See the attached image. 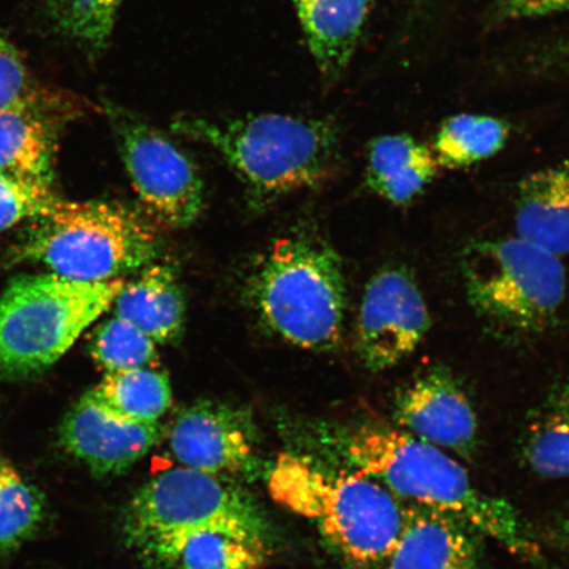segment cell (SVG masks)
<instances>
[{"instance_id": "6da1fadb", "label": "cell", "mask_w": 569, "mask_h": 569, "mask_svg": "<svg viewBox=\"0 0 569 569\" xmlns=\"http://www.w3.org/2000/svg\"><path fill=\"white\" fill-rule=\"evenodd\" d=\"M127 546L153 569H261L269 528L251 498L180 467L154 476L126 509Z\"/></svg>"}, {"instance_id": "7a4b0ae2", "label": "cell", "mask_w": 569, "mask_h": 569, "mask_svg": "<svg viewBox=\"0 0 569 569\" xmlns=\"http://www.w3.org/2000/svg\"><path fill=\"white\" fill-rule=\"evenodd\" d=\"M330 436L348 468L379 481L401 502L457 518L515 557L543 565L542 550L513 505L483 492L442 448L380 421L337 427Z\"/></svg>"}, {"instance_id": "3957f363", "label": "cell", "mask_w": 569, "mask_h": 569, "mask_svg": "<svg viewBox=\"0 0 569 569\" xmlns=\"http://www.w3.org/2000/svg\"><path fill=\"white\" fill-rule=\"evenodd\" d=\"M268 489L277 503L315 523L339 557L358 569H379L403 528L405 503L351 468L282 453Z\"/></svg>"}, {"instance_id": "277c9868", "label": "cell", "mask_w": 569, "mask_h": 569, "mask_svg": "<svg viewBox=\"0 0 569 569\" xmlns=\"http://www.w3.org/2000/svg\"><path fill=\"white\" fill-rule=\"evenodd\" d=\"M172 131L222 156L260 208L318 187L338 159V128L325 119L280 113L222 120L180 117Z\"/></svg>"}, {"instance_id": "5b68a950", "label": "cell", "mask_w": 569, "mask_h": 569, "mask_svg": "<svg viewBox=\"0 0 569 569\" xmlns=\"http://www.w3.org/2000/svg\"><path fill=\"white\" fill-rule=\"evenodd\" d=\"M246 296L268 329L303 350H336L343 337L347 287L336 249L316 233L277 239L249 273Z\"/></svg>"}, {"instance_id": "8992f818", "label": "cell", "mask_w": 569, "mask_h": 569, "mask_svg": "<svg viewBox=\"0 0 569 569\" xmlns=\"http://www.w3.org/2000/svg\"><path fill=\"white\" fill-rule=\"evenodd\" d=\"M34 224L21 259L81 282L123 279L158 258L160 241L137 212L119 203L62 202Z\"/></svg>"}, {"instance_id": "52a82bcc", "label": "cell", "mask_w": 569, "mask_h": 569, "mask_svg": "<svg viewBox=\"0 0 569 569\" xmlns=\"http://www.w3.org/2000/svg\"><path fill=\"white\" fill-rule=\"evenodd\" d=\"M126 282L19 277L0 298V373L30 376L54 365L111 308Z\"/></svg>"}, {"instance_id": "ba28073f", "label": "cell", "mask_w": 569, "mask_h": 569, "mask_svg": "<svg viewBox=\"0 0 569 569\" xmlns=\"http://www.w3.org/2000/svg\"><path fill=\"white\" fill-rule=\"evenodd\" d=\"M460 269L475 311L509 336L545 331L565 302L560 256L518 237L473 241L462 251Z\"/></svg>"}, {"instance_id": "9c48e42d", "label": "cell", "mask_w": 569, "mask_h": 569, "mask_svg": "<svg viewBox=\"0 0 569 569\" xmlns=\"http://www.w3.org/2000/svg\"><path fill=\"white\" fill-rule=\"evenodd\" d=\"M104 107L127 173L149 216L169 229L193 224L204 202L194 162L137 113L117 104Z\"/></svg>"}, {"instance_id": "30bf717a", "label": "cell", "mask_w": 569, "mask_h": 569, "mask_svg": "<svg viewBox=\"0 0 569 569\" xmlns=\"http://www.w3.org/2000/svg\"><path fill=\"white\" fill-rule=\"evenodd\" d=\"M431 317L418 283L407 268L376 273L362 295L356 351L368 371L383 372L417 351Z\"/></svg>"}, {"instance_id": "8fae6325", "label": "cell", "mask_w": 569, "mask_h": 569, "mask_svg": "<svg viewBox=\"0 0 569 569\" xmlns=\"http://www.w3.org/2000/svg\"><path fill=\"white\" fill-rule=\"evenodd\" d=\"M393 421L398 429L472 460L479 447V421L471 401L445 367H431L397 391Z\"/></svg>"}, {"instance_id": "7c38bea8", "label": "cell", "mask_w": 569, "mask_h": 569, "mask_svg": "<svg viewBox=\"0 0 569 569\" xmlns=\"http://www.w3.org/2000/svg\"><path fill=\"white\" fill-rule=\"evenodd\" d=\"M256 438L251 411L230 403L201 401L176 418L169 445L182 467L219 476L252 469Z\"/></svg>"}, {"instance_id": "4fadbf2b", "label": "cell", "mask_w": 569, "mask_h": 569, "mask_svg": "<svg viewBox=\"0 0 569 569\" xmlns=\"http://www.w3.org/2000/svg\"><path fill=\"white\" fill-rule=\"evenodd\" d=\"M161 432L159 422H134L113 415L89 391L63 421L61 442L92 473L116 475L144 458Z\"/></svg>"}, {"instance_id": "5bb4252c", "label": "cell", "mask_w": 569, "mask_h": 569, "mask_svg": "<svg viewBox=\"0 0 569 569\" xmlns=\"http://www.w3.org/2000/svg\"><path fill=\"white\" fill-rule=\"evenodd\" d=\"M480 538L457 518L405 503L402 531L379 569H488Z\"/></svg>"}, {"instance_id": "9a60e30c", "label": "cell", "mask_w": 569, "mask_h": 569, "mask_svg": "<svg viewBox=\"0 0 569 569\" xmlns=\"http://www.w3.org/2000/svg\"><path fill=\"white\" fill-rule=\"evenodd\" d=\"M516 237L555 254L569 253V161L523 178L516 203Z\"/></svg>"}, {"instance_id": "2e32d148", "label": "cell", "mask_w": 569, "mask_h": 569, "mask_svg": "<svg viewBox=\"0 0 569 569\" xmlns=\"http://www.w3.org/2000/svg\"><path fill=\"white\" fill-rule=\"evenodd\" d=\"M439 169L432 149L421 141L409 134H387L369 144L366 180L375 194L405 206L423 193Z\"/></svg>"}, {"instance_id": "e0dca14e", "label": "cell", "mask_w": 569, "mask_h": 569, "mask_svg": "<svg viewBox=\"0 0 569 569\" xmlns=\"http://www.w3.org/2000/svg\"><path fill=\"white\" fill-rule=\"evenodd\" d=\"M56 124L34 96L0 111V173L51 184Z\"/></svg>"}, {"instance_id": "ac0fdd59", "label": "cell", "mask_w": 569, "mask_h": 569, "mask_svg": "<svg viewBox=\"0 0 569 569\" xmlns=\"http://www.w3.org/2000/svg\"><path fill=\"white\" fill-rule=\"evenodd\" d=\"M372 0H293L320 70L337 77L351 61Z\"/></svg>"}, {"instance_id": "d6986e66", "label": "cell", "mask_w": 569, "mask_h": 569, "mask_svg": "<svg viewBox=\"0 0 569 569\" xmlns=\"http://www.w3.org/2000/svg\"><path fill=\"white\" fill-rule=\"evenodd\" d=\"M116 316L147 333L156 345L180 336L184 298L176 272L169 266H148L138 279L126 282L117 297Z\"/></svg>"}, {"instance_id": "ffe728a7", "label": "cell", "mask_w": 569, "mask_h": 569, "mask_svg": "<svg viewBox=\"0 0 569 569\" xmlns=\"http://www.w3.org/2000/svg\"><path fill=\"white\" fill-rule=\"evenodd\" d=\"M521 458L546 479H569V381L555 386L533 411L521 440Z\"/></svg>"}, {"instance_id": "44dd1931", "label": "cell", "mask_w": 569, "mask_h": 569, "mask_svg": "<svg viewBox=\"0 0 569 569\" xmlns=\"http://www.w3.org/2000/svg\"><path fill=\"white\" fill-rule=\"evenodd\" d=\"M90 395L113 415L141 423H158L173 398L168 376L148 368L106 372Z\"/></svg>"}, {"instance_id": "7402d4cb", "label": "cell", "mask_w": 569, "mask_h": 569, "mask_svg": "<svg viewBox=\"0 0 569 569\" xmlns=\"http://www.w3.org/2000/svg\"><path fill=\"white\" fill-rule=\"evenodd\" d=\"M509 133L502 119L460 113L439 128L431 149L440 168L465 169L493 158L507 144Z\"/></svg>"}, {"instance_id": "603a6c76", "label": "cell", "mask_w": 569, "mask_h": 569, "mask_svg": "<svg viewBox=\"0 0 569 569\" xmlns=\"http://www.w3.org/2000/svg\"><path fill=\"white\" fill-rule=\"evenodd\" d=\"M44 497L0 457V551L17 549L39 529Z\"/></svg>"}, {"instance_id": "cb8c5ba5", "label": "cell", "mask_w": 569, "mask_h": 569, "mask_svg": "<svg viewBox=\"0 0 569 569\" xmlns=\"http://www.w3.org/2000/svg\"><path fill=\"white\" fill-rule=\"evenodd\" d=\"M123 0H42L54 27L77 46L106 48Z\"/></svg>"}, {"instance_id": "d4e9b609", "label": "cell", "mask_w": 569, "mask_h": 569, "mask_svg": "<svg viewBox=\"0 0 569 569\" xmlns=\"http://www.w3.org/2000/svg\"><path fill=\"white\" fill-rule=\"evenodd\" d=\"M90 348L92 358L107 372L147 368L156 358L154 341L117 316L99 326Z\"/></svg>"}, {"instance_id": "484cf974", "label": "cell", "mask_w": 569, "mask_h": 569, "mask_svg": "<svg viewBox=\"0 0 569 569\" xmlns=\"http://www.w3.org/2000/svg\"><path fill=\"white\" fill-rule=\"evenodd\" d=\"M57 201L51 184L0 173V232L47 216Z\"/></svg>"}, {"instance_id": "4316f807", "label": "cell", "mask_w": 569, "mask_h": 569, "mask_svg": "<svg viewBox=\"0 0 569 569\" xmlns=\"http://www.w3.org/2000/svg\"><path fill=\"white\" fill-rule=\"evenodd\" d=\"M33 97L30 78L17 48L0 32V111Z\"/></svg>"}, {"instance_id": "83f0119b", "label": "cell", "mask_w": 569, "mask_h": 569, "mask_svg": "<svg viewBox=\"0 0 569 569\" xmlns=\"http://www.w3.org/2000/svg\"><path fill=\"white\" fill-rule=\"evenodd\" d=\"M569 9V0H501L503 16L515 19L551 16Z\"/></svg>"}, {"instance_id": "f1b7e54d", "label": "cell", "mask_w": 569, "mask_h": 569, "mask_svg": "<svg viewBox=\"0 0 569 569\" xmlns=\"http://www.w3.org/2000/svg\"><path fill=\"white\" fill-rule=\"evenodd\" d=\"M558 539L560 545L569 552V516L559 525Z\"/></svg>"}, {"instance_id": "f546056e", "label": "cell", "mask_w": 569, "mask_h": 569, "mask_svg": "<svg viewBox=\"0 0 569 569\" xmlns=\"http://www.w3.org/2000/svg\"><path fill=\"white\" fill-rule=\"evenodd\" d=\"M566 52H567V56L569 57V40L567 41V44H566Z\"/></svg>"}]
</instances>
